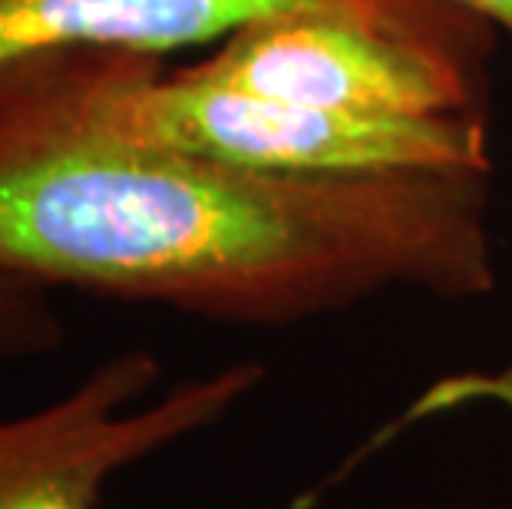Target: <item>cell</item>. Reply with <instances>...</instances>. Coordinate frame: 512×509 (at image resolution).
<instances>
[{
	"label": "cell",
	"instance_id": "cell-4",
	"mask_svg": "<svg viewBox=\"0 0 512 509\" xmlns=\"http://www.w3.org/2000/svg\"><path fill=\"white\" fill-rule=\"evenodd\" d=\"M483 60L479 50L351 14H285L235 30L192 67L268 100L370 116H460L486 113Z\"/></svg>",
	"mask_w": 512,
	"mask_h": 509
},
{
	"label": "cell",
	"instance_id": "cell-1",
	"mask_svg": "<svg viewBox=\"0 0 512 509\" xmlns=\"http://www.w3.org/2000/svg\"><path fill=\"white\" fill-rule=\"evenodd\" d=\"M0 272L252 328L499 281L489 176H298L133 139L96 106V50L0 70Z\"/></svg>",
	"mask_w": 512,
	"mask_h": 509
},
{
	"label": "cell",
	"instance_id": "cell-2",
	"mask_svg": "<svg viewBox=\"0 0 512 509\" xmlns=\"http://www.w3.org/2000/svg\"><path fill=\"white\" fill-rule=\"evenodd\" d=\"M96 106L119 133L235 166L298 176L476 172L489 176L486 113L370 116L268 100L166 70L159 57L96 50Z\"/></svg>",
	"mask_w": 512,
	"mask_h": 509
},
{
	"label": "cell",
	"instance_id": "cell-8",
	"mask_svg": "<svg viewBox=\"0 0 512 509\" xmlns=\"http://www.w3.org/2000/svg\"><path fill=\"white\" fill-rule=\"evenodd\" d=\"M446 4L466 10V14H473L476 20H483L489 27L506 30L512 37V0H446Z\"/></svg>",
	"mask_w": 512,
	"mask_h": 509
},
{
	"label": "cell",
	"instance_id": "cell-5",
	"mask_svg": "<svg viewBox=\"0 0 512 509\" xmlns=\"http://www.w3.org/2000/svg\"><path fill=\"white\" fill-rule=\"evenodd\" d=\"M285 14H351L479 53L493 43V27L446 0H0V70L50 50H129L162 60Z\"/></svg>",
	"mask_w": 512,
	"mask_h": 509
},
{
	"label": "cell",
	"instance_id": "cell-3",
	"mask_svg": "<svg viewBox=\"0 0 512 509\" xmlns=\"http://www.w3.org/2000/svg\"><path fill=\"white\" fill-rule=\"evenodd\" d=\"M162 364L129 348L67 394L0 417V509H100L103 486L136 463L209 430L265 381V364L235 361L152 397Z\"/></svg>",
	"mask_w": 512,
	"mask_h": 509
},
{
	"label": "cell",
	"instance_id": "cell-6",
	"mask_svg": "<svg viewBox=\"0 0 512 509\" xmlns=\"http://www.w3.org/2000/svg\"><path fill=\"white\" fill-rule=\"evenodd\" d=\"M67 328L47 298L30 281L0 272V361H30L63 348Z\"/></svg>",
	"mask_w": 512,
	"mask_h": 509
},
{
	"label": "cell",
	"instance_id": "cell-7",
	"mask_svg": "<svg viewBox=\"0 0 512 509\" xmlns=\"http://www.w3.org/2000/svg\"><path fill=\"white\" fill-rule=\"evenodd\" d=\"M479 400V404L499 407L512 424V367L496 374H463V377H446L433 391L420 400V410H443V407H460Z\"/></svg>",
	"mask_w": 512,
	"mask_h": 509
}]
</instances>
